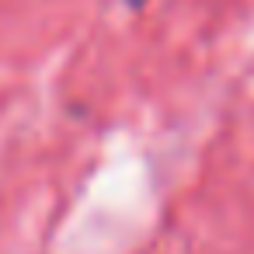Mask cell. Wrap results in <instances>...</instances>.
<instances>
[{
  "label": "cell",
  "mask_w": 254,
  "mask_h": 254,
  "mask_svg": "<svg viewBox=\"0 0 254 254\" xmlns=\"http://www.w3.org/2000/svg\"><path fill=\"white\" fill-rule=\"evenodd\" d=\"M126 4H129V7H143V4H146V0H126Z\"/></svg>",
  "instance_id": "obj_1"
}]
</instances>
